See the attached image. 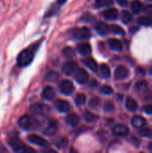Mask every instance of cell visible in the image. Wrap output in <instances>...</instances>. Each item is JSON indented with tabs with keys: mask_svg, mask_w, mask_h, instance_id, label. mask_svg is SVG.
Wrapping results in <instances>:
<instances>
[{
	"mask_svg": "<svg viewBox=\"0 0 152 153\" xmlns=\"http://www.w3.org/2000/svg\"><path fill=\"white\" fill-rule=\"evenodd\" d=\"M144 98L148 101H152V92L151 91H147L144 94Z\"/></svg>",
	"mask_w": 152,
	"mask_h": 153,
	"instance_id": "b9f144b4",
	"label": "cell"
},
{
	"mask_svg": "<svg viewBox=\"0 0 152 153\" xmlns=\"http://www.w3.org/2000/svg\"><path fill=\"white\" fill-rule=\"evenodd\" d=\"M77 49H78L79 53L83 55V56H87L91 52V48H90V44H87V43L79 44L78 47H77Z\"/></svg>",
	"mask_w": 152,
	"mask_h": 153,
	"instance_id": "d6986e66",
	"label": "cell"
},
{
	"mask_svg": "<svg viewBox=\"0 0 152 153\" xmlns=\"http://www.w3.org/2000/svg\"><path fill=\"white\" fill-rule=\"evenodd\" d=\"M83 118H84V120L87 121V122H93V121H95L98 117H97V116H95L94 114H92V113H90V112H89V111H86V112L83 113Z\"/></svg>",
	"mask_w": 152,
	"mask_h": 153,
	"instance_id": "f546056e",
	"label": "cell"
},
{
	"mask_svg": "<svg viewBox=\"0 0 152 153\" xmlns=\"http://www.w3.org/2000/svg\"><path fill=\"white\" fill-rule=\"evenodd\" d=\"M103 16L107 20L114 21V20H116V18L118 16V12L115 8H109L103 12Z\"/></svg>",
	"mask_w": 152,
	"mask_h": 153,
	"instance_id": "2e32d148",
	"label": "cell"
},
{
	"mask_svg": "<svg viewBox=\"0 0 152 153\" xmlns=\"http://www.w3.org/2000/svg\"><path fill=\"white\" fill-rule=\"evenodd\" d=\"M78 69V64L74 61H68L64 64L62 67V71L65 75H72Z\"/></svg>",
	"mask_w": 152,
	"mask_h": 153,
	"instance_id": "ba28073f",
	"label": "cell"
},
{
	"mask_svg": "<svg viewBox=\"0 0 152 153\" xmlns=\"http://www.w3.org/2000/svg\"><path fill=\"white\" fill-rule=\"evenodd\" d=\"M86 102V97L84 94L82 93H79L77 94L76 98H75V103L77 106H82L84 103Z\"/></svg>",
	"mask_w": 152,
	"mask_h": 153,
	"instance_id": "f1b7e54d",
	"label": "cell"
},
{
	"mask_svg": "<svg viewBox=\"0 0 152 153\" xmlns=\"http://www.w3.org/2000/svg\"><path fill=\"white\" fill-rule=\"evenodd\" d=\"M71 34L74 39H86L90 37V30L87 27L76 28L71 30Z\"/></svg>",
	"mask_w": 152,
	"mask_h": 153,
	"instance_id": "5b68a950",
	"label": "cell"
},
{
	"mask_svg": "<svg viewBox=\"0 0 152 153\" xmlns=\"http://www.w3.org/2000/svg\"><path fill=\"white\" fill-rule=\"evenodd\" d=\"M104 109L105 111L108 112V111H112L114 109V105L111 101H107L104 105Z\"/></svg>",
	"mask_w": 152,
	"mask_h": 153,
	"instance_id": "74e56055",
	"label": "cell"
},
{
	"mask_svg": "<svg viewBox=\"0 0 152 153\" xmlns=\"http://www.w3.org/2000/svg\"><path fill=\"white\" fill-rule=\"evenodd\" d=\"M126 108L130 111H135L138 108V104L133 98H128L126 100Z\"/></svg>",
	"mask_w": 152,
	"mask_h": 153,
	"instance_id": "cb8c5ba5",
	"label": "cell"
},
{
	"mask_svg": "<svg viewBox=\"0 0 152 153\" xmlns=\"http://www.w3.org/2000/svg\"><path fill=\"white\" fill-rule=\"evenodd\" d=\"M18 125L23 130L31 131V130L37 129L39 126V122L35 117L28 116V115H25V116H22L19 119Z\"/></svg>",
	"mask_w": 152,
	"mask_h": 153,
	"instance_id": "3957f363",
	"label": "cell"
},
{
	"mask_svg": "<svg viewBox=\"0 0 152 153\" xmlns=\"http://www.w3.org/2000/svg\"><path fill=\"white\" fill-rule=\"evenodd\" d=\"M149 150L152 152V143H151L149 144Z\"/></svg>",
	"mask_w": 152,
	"mask_h": 153,
	"instance_id": "bcb514c9",
	"label": "cell"
},
{
	"mask_svg": "<svg viewBox=\"0 0 152 153\" xmlns=\"http://www.w3.org/2000/svg\"><path fill=\"white\" fill-rule=\"evenodd\" d=\"M116 2L120 5H122V6H126L128 4V1L127 0H116Z\"/></svg>",
	"mask_w": 152,
	"mask_h": 153,
	"instance_id": "7bdbcfd3",
	"label": "cell"
},
{
	"mask_svg": "<svg viewBox=\"0 0 152 153\" xmlns=\"http://www.w3.org/2000/svg\"><path fill=\"white\" fill-rule=\"evenodd\" d=\"M132 124L135 128H142L146 125V120L141 116H134L132 118Z\"/></svg>",
	"mask_w": 152,
	"mask_h": 153,
	"instance_id": "ac0fdd59",
	"label": "cell"
},
{
	"mask_svg": "<svg viewBox=\"0 0 152 153\" xmlns=\"http://www.w3.org/2000/svg\"><path fill=\"white\" fill-rule=\"evenodd\" d=\"M30 110L32 114L39 117H45L50 112V108L47 105L41 104V103H36L30 106Z\"/></svg>",
	"mask_w": 152,
	"mask_h": 153,
	"instance_id": "277c9868",
	"label": "cell"
},
{
	"mask_svg": "<svg viewBox=\"0 0 152 153\" xmlns=\"http://www.w3.org/2000/svg\"><path fill=\"white\" fill-rule=\"evenodd\" d=\"M93 19V16L90 13H85L83 16H82V20L85 21V22H90Z\"/></svg>",
	"mask_w": 152,
	"mask_h": 153,
	"instance_id": "60d3db41",
	"label": "cell"
},
{
	"mask_svg": "<svg viewBox=\"0 0 152 153\" xmlns=\"http://www.w3.org/2000/svg\"><path fill=\"white\" fill-rule=\"evenodd\" d=\"M83 64L85 65H87L90 70H92V71H97L98 70V64H97V62L93 59V58H91V57H89V58H86V59H84L83 60Z\"/></svg>",
	"mask_w": 152,
	"mask_h": 153,
	"instance_id": "44dd1931",
	"label": "cell"
},
{
	"mask_svg": "<svg viewBox=\"0 0 152 153\" xmlns=\"http://www.w3.org/2000/svg\"><path fill=\"white\" fill-rule=\"evenodd\" d=\"M110 27L105 23V22H98L96 24H95V30H97V32L100 35H107L109 33V30H110Z\"/></svg>",
	"mask_w": 152,
	"mask_h": 153,
	"instance_id": "5bb4252c",
	"label": "cell"
},
{
	"mask_svg": "<svg viewBox=\"0 0 152 153\" xmlns=\"http://www.w3.org/2000/svg\"><path fill=\"white\" fill-rule=\"evenodd\" d=\"M76 82L80 84H84L88 82L89 80V74L87 73L86 70L81 68V69H77V71L75 72V76H74Z\"/></svg>",
	"mask_w": 152,
	"mask_h": 153,
	"instance_id": "9c48e42d",
	"label": "cell"
},
{
	"mask_svg": "<svg viewBox=\"0 0 152 153\" xmlns=\"http://www.w3.org/2000/svg\"><path fill=\"white\" fill-rule=\"evenodd\" d=\"M101 92L103 94H106V95H110V94L113 93V89L108 85H104L101 88Z\"/></svg>",
	"mask_w": 152,
	"mask_h": 153,
	"instance_id": "d590c367",
	"label": "cell"
},
{
	"mask_svg": "<svg viewBox=\"0 0 152 153\" xmlns=\"http://www.w3.org/2000/svg\"><path fill=\"white\" fill-rule=\"evenodd\" d=\"M129 75L128 69L124 65H118L115 71V78L116 80H123L125 79Z\"/></svg>",
	"mask_w": 152,
	"mask_h": 153,
	"instance_id": "8fae6325",
	"label": "cell"
},
{
	"mask_svg": "<svg viewBox=\"0 0 152 153\" xmlns=\"http://www.w3.org/2000/svg\"><path fill=\"white\" fill-rule=\"evenodd\" d=\"M140 135L142 136V137H149V138H151L152 137V131L150 128H142L139 132Z\"/></svg>",
	"mask_w": 152,
	"mask_h": 153,
	"instance_id": "d6a6232c",
	"label": "cell"
},
{
	"mask_svg": "<svg viewBox=\"0 0 152 153\" xmlns=\"http://www.w3.org/2000/svg\"><path fill=\"white\" fill-rule=\"evenodd\" d=\"M113 134L116 136H126L129 134V128L123 124H118L113 128Z\"/></svg>",
	"mask_w": 152,
	"mask_h": 153,
	"instance_id": "4fadbf2b",
	"label": "cell"
},
{
	"mask_svg": "<svg viewBox=\"0 0 152 153\" xmlns=\"http://www.w3.org/2000/svg\"><path fill=\"white\" fill-rule=\"evenodd\" d=\"M132 14L128 11H124L122 13V22L125 24L129 23L132 21Z\"/></svg>",
	"mask_w": 152,
	"mask_h": 153,
	"instance_id": "4dcf8cb0",
	"label": "cell"
},
{
	"mask_svg": "<svg viewBox=\"0 0 152 153\" xmlns=\"http://www.w3.org/2000/svg\"><path fill=\"white\" fill-rule=\"evenodd\" d=\"M144 12L149 14V15H152V4H148L144 7Z\"/></svg>",
	"mask_w": 152,
	"mask_h": 153,
	"instance_id": "ab89813d",
	"label": "cell"
},
{
	"mask_svg": "<svg viewBox=\"0 0 152 153\" xmlns=\"http://www.w3.org/2000/svg\"><path fill=\"white\" fill-rule=\"evenodd\" d=\"M109 47L116 50V51H122L123 50V44L120 40H118L117 39H114V38H111L108 39V41Z\"/></svg>",
	"mask_w": 152,
	"mask_h": 153,
	"instance_id": "e0dca14e",
	"label": "cell"
},
{
	"mask_svg": "<svg viewBox=\"0 0 152 153\" xmlns=\"http://www.w3.org/2000/svg\"><path fill=\"white\" fill-rule=\"evenodd\" d=\"M67 144H68V140H67L66 138H65V137L61 138V139L56 143V147L59 148V149H64V148H65V147L67 146Z\"/></svg>",
	"mask_w": 152,
	"mask_h": 153,
	"instance_id": "836d02e7",
	"label": "cell"
},
{
	"mask_svg": "<svg viewBox=\"0 0 152 153\" xmlns=\"http://www.w3.org/2000/svg\"><path fill=\"white\" fill-rule=\"evenodd\" d=\"M42 98L46 100H52L55 96H56V91L55 90L50 87V86H47L43 89L42 91Z\"/></svg>",
	"mask_w": 152,
	"mask_h": 153,
	"instance_id": "9a60e30c",
	"label": "cell"
},
{
	"mask_svg": "<svg viewBox=\"0 0 152 153\" xmlns=\"http://www.w3.org/2000/svg\"><path fill=\"white\" fill-rule=\"evenodd\" d=\"M36 49L37 47L35 45H32L30 48L22 50L17 56V65L20 67H25L29 65L34 58Z\"/></svg>",
	"mask_w": 152,
	"mask_h": 153,
	"instance_id": "6da1fadb",
	"label": "cell"
},
{
	"mask_svg": "<svg viewBox=\"0 0 152 153\" xmlns=\"http://www.w3.org/2000/svg\"><path fill=\"white\" fill-rule=\"evenodd\" d=\"M65 1H66V0H57V3H58L59 4H63L65 3Z\"/></svg>",
	"mask_w": 152,
	"mask_h": 153,
	"instance_id": "f6af8a7d",
	"label": "cell"
},
{
	"mask_svg": "<svg viewBox=\"0 0 152 153\" xmlns=\"http://www.w3.org/2000/svg\"><path fill=\"white\" fill-rule=\"evenodd\" d=\"M113 4V0H96L95 6L97 8H100L103 6H108Z\"/></svg>",
	"mask_w": 152,
	"mask_h": 153,
	"instance_id": "4316f807",
	"label": "cell"
},
{
	"mask_svg": "<svg viewBox=\"0 0 152 153\" xmlns=\"http://www.w3.org/2000/svg\"><path fill=\"white\" fill-rule=\"evenodd\" d=\"M66 123L71 126H75L79 123V117L76 114H70L66 117Z\"/></svg>",
	"mask_w": 152,
	"mask_h": 153,
	"instance_id": "7402d4cb",
	"label": "cell"
},
{
	"mask_svg": "<svg viewBox=\"0 0 152 153\" xmlns=\"http://www.w3.org/2000/svg\"><path fill=\"white\" fill-rule=\"evenodd\" d=\"M99 103H100V100H99V98H98V97H94V98H92V99L90 100L89 105H90V108H97V107L99 105Z\"/></svg>",
	"mask_w": 152,
	"mask_h": 153,
	"instance_id": "e575fe53",
	"label": "cell"
},
{
	"mask_svg": "<svg viewBox=\"0 0 152 153\" xmlns=\"http://www.w3.org/2000/svg\"><path fill=\"white\" fill-rule=\"evenodd\" d=\"M58 79H59V75L55 71H50V72L47 73V74L45 76V80L47 82H56Z\"/></svg>",
	"mask_w": 152,
	"mask_h": 153,
	"instance_id": "603a6c76",
	"label": "cell"
},
{
	"mask_svg": "<svg viewBox=\"0 0 152 153\" xmlns=\"http://www.w3.org/2000/svg\"><path fill=\"white\" fill-rule=\"evenodd\" d=\"M8 143L10 147L15 152H35L33 149L25 145L15 134H11V136L8 138Z\"/></svg>",
	"mask_w": 152,
	"mask_h": 153,
	"instance_id": "7a4b0ae2",
	"label": "cell"
},
{
	"mask_svg": "<svg viewBox=\"0 0 152 153\" xmlns=\"http://www.w3.org/2000/svg\"><path fill=\"white\" fill-rule=\"evenodd\" d=\"M111 30L113 33L117 34V35H125V30L122 27L119 25H112L111 26Z\"/></svg>",
	"mask_w": 152,
	"mask_h": 153,
	"instance_id": "1f68e13d",
	"label": "cell"
},
{
	"mask_svg": "<svg viewBox=\"0 0 152 153\" xmlns=\"http://www.w3.org/2000/svg\"><path fill=\"white\" fill-rule=\"evenodd\" d=\"M142 110H143L145 113H147V114H149V115H151L152 105H146V106H144V107L142 108Z\"/></svg>",
	"mask_w": 152,
	"mask_h": 153,
	"instance_id": "f35d334b",
	"label": "cell"
},
{
	"mask_svg": "<svg viewBox=\"0 0 152 153\" xmlns=\"http://www.w3.org/2000/svg\"><path fill=\"white\" fill-rule=\"evenodd\" d=\"M28 140L29 142H30L31 143L40 146V147H47L48 146V143L42 137H40L39 135L37 134H30L28 136Z\"/></svg>",
	"mask_w": 152,
	"mask_h": 153,
	"instance_id": "30bf717a",
	"label": "cell"
},
{
	"mask_svg": "<svg viewBox=\"0 0 152 153\" xmlns=\"http://www.w3.org/2000/svg\"><path fill=\"white\" fill-rule=\"evenodd\" d=\"M148 87V83L146 82H143V81H142V82H138L137 83H136V85H135V88L137 89V90H142V89H144V88H147Z\"/></svg>",
	"mask_w": 152,
	"mask_h": 153,
	"instance_id": "8d00e7d4",
	"label": "cell"
},
{
	"mask_svg": "<svg viewBox=\"0 0 152 153\" xmlns=\"http://www.w3.org/2000/svg\"><path fill=\"white\" fill-rule=\"evenodd\" d=\"M57 128H58L57 122L55 119H48L43 128V134L48 136L53 135L56 134Z\"/></svg>",
	"mask_w": 152,
	"mask_h": 153,
	"instance_id": "8992f818",
	"label": "cell"
},
{
	"mask_svg": "<svg viewBox=\"0 0 152 153\" xmlns=\"http://www.w3.org/2000/svg\"><path fill=\"white\" fill-rule=\"evenodd\" d=\"M151 74H152V68H151Z\"/></svg>",
	"mask_w": 152,
	"mask_h": 153,
	"instance_id": "7dc6e473",
	"label": "cell"
},
{
	"mask_svg": "<svg viewBox=\"0 0 152 153\" xmlns=\"http://www.w3.org/2000/svg\"><path fill=\"white\" fill-rule=\"evenodd\" d=\"M138 23L140 25H143V26H151L152 25V19L147 16H142L138 19Z\"/></svg>",
	"mask_w": 152,
	"mask_h": 153,
	"instance_id": "484cf974",
	"label": "cell"
},
{
	"mask_svg": "<svg viewBox=\"0 0 152 153\" xmlns=\"http://www.w3.org/2000/svg\"><path fill=\"white\" fill-rule=\"evenodd\" d=\"M99 74L102 78L108 79L110 76V69L106 64H102L99 67Z\"/></svg>",
	"mask_w": 152,
	"mask_h": 153,
	"instance_id": "ffe728a7",
	"label": "cell"
},
{
	"mask_svg": "<svg viewBox=\"0 0 152 153\" xmlns=\"http://www.w3.org/2000/svg\"><path fill=\"white\" fill-rule=\"evenodd\" d=\"M59 91L65 94V95H71L73 91H74V87L72 82H70L69 80H64L59 83Z\"/></svg>",
	"mask_w": 152,
	"mask_h": 153,
	"instance_id": "52a82bcc",
	"label": "cell"
},
{
	"mask_svg": "<svg viewBox=\"0 0 152 153\" xmlns=\"http://www.w3.org/2000/svg\"><path fill=\"white\" fill-rule=\"evenodd\" d=\"M55 107H56V110H58L61 113L68 112L71 108L69 102L66 100H57L55 102Z\"/></svg>",
	"mask_w": 152,
	"mask_h": 153,
	"instance_id": "7c38bea8",
	"label": "cell"
},
{
	"mask_svg": "<svg viewBox=\"0 0 152 153\" xmlns=\"http://www.w3.org/2000/svg\"><path fill=\"white\" fill-rule=\"evenodd\" d=\"M63 55L66 58H73L74 56V50L72 48H70V47H66L63 50Z\"/></svg>",
	"mask_w": 152,
	"mask_h": 153,
	"instance_id": "83f0119b",
	"label": "cell"
},
{
	"mask_svg": "<svg viewBox=\"0 0 152 153\" xmlns=\"http://www.w3.org/2000/svg\"><path fill=\"white\" fill-rule=\"evenodd\" d=\"M142 4L141 1H139V0H134V1L132 2V4H131V9H132V11H133L134 13H140L141 10H142Z\"/></svg>",
	"mask_w": 152,
	"mask_h": 153,
	"instance_id": "d4e9b609",
	"label": "cell"
},
{
	"mask_svg": "<svg viewBox=\"0 0 152 153\" xmlns=\"http://www.w3.org/2000/svg\"><path fill=\"white\" fill-rule=\"evenodd\" d=\"M137 30H138V27H136V26H135V27H132V28L130 29V31H131L132 33H134V32L137 31Z\"/></svg>",
	"mask_w": 152,
	"mask_h": 153,
	"instance_id": "ee69618b",
	"label": "cell"
}]
</instances>
